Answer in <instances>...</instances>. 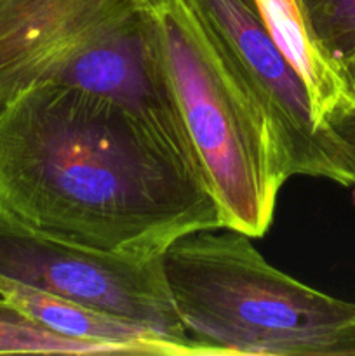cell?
Listing matches in <instances>:
<instances>
[{
  "label": "cell",
  "instance_id": "cell-1",
  "mask_svg": "<svg viewBox=\"0 0 355 356\" xmlns=\"http://www.w3.org/2000/svg\"><path fill=\"white\" fill-rule=\"evenodd\" d=\"M0 212L52 238L143 256L223 228L200 165L125 104L58 83L0 108Z\"/></svg>",
  "mask_w": 355,
  "mask_h": 356
},
{
  "label": "cell",
  "instance_id": "cell-2",
  "mask_svg": "<svg viewBox=\"0 0 355 356\" xmlns=\"http://www.w3.org/2000/svg\"><path fill=\"white\" fill-rule=\"evenodd\" d=\"M162 261L181 322L209 356H352L355 302L282 273L251 236L200 229Z\"/></svg>",
  "mask_w": 355,
  "mask_h": 356
},
{
  "label": "cell",
  "instance_id": "cell-3",
  "mask_svg": "<svg viewBox=\"0 0 355 356\" xmlns=\"http://www.w3.org/2000/svg\"><path fill=\"white\" fill-rule=\"evenodd\" d=\"M38 83L125 104L202 167L143 0H0V108Z\"/></svg>",
  "mask_w": 355,
  "mask_h": 356
},
{
  "label": "cell",
  "instance_id": "cell-4",
  "mask_svg": "<svg viewBox=\"0 0 355 356\" xmlns=\"http://www.w3.org/2000/svg\"><path fill=\"white\" fill-rule=\"evenodd\" d=\"M143 3L223 228L260 238L289 179L270 122L194 0Z\"/></svg>",
  "mask_w": 355,
  "mask_h": 356
},
{
  "label": "cell",
  "instance_id": "cell-5",
  "mask_svg": "<svg viewBox=\"0 0 355 356\" xmlns=\"http://www.w3.org/2000/svg\"><path fill=\"white\" fill-rule=\"evenodd\" d=\"M0 278L148 327L180 356H209L181 322L162 254L111 252L65 242L0 212Z\"/></svg>",
  "mask_w": 355,
  "mask_h": 356
},
{
  "label": "cell",
  "instance_id": "cell-6",
  "mask_svg": "<svg viewBox=\"0 0 355 356\" xmlns=\"http://www.w3.org/2000/svg\"><path fill=\"white\" fill-rule=\"evenodd\" d=\"M271 125L289 177L355 186V165L315 122L305 83L275 44L256 0H194Z\"/></svg>",
  "mask_w": 355,
  "mask_h": 356
},
{
  "label": "cell",
  "instance_id": "cell-7",
  "mask_svg": "<svg viewBox=\"0 0 355 356\" xmlns=\"http://www.w3.org/2000/svg\"><path fill=\"white\" fill-rule=\"evenodd\" d=\"M271 38L305 83L315 122L326 124L355 104L343 66L317 40L301 0H256Z\"/></svg>",
  "mask_w": 355,
  "mask_h": 356
},
{
  "label": "cell",
  "instance_id": "cell-8",
  "mask_svg": "<svg viewBox=\"0 0 355 356\" xmlns=\"http://www.w3.org/2000/svg\"><path fill=\"white\" fill-rule=\"evenodd\" d=\"M0 298L52 332L90 343L115 344L131 355L180 356L176 348L148 327L106 315L49 292L0 278Z\"/></svg>",
  "mask_w": 355,
  "mask_h": 356
},
{
  "label": "cell",
  "instance_id": "cell-9",
  "mask_svg": "<svg viewBox=\"0 0 355 356\" xmlns=\"http://www.w3.org/2000/svg\"><path fill=\"white\" fill-rule=\"evenodd\" d=\"M0 355H131V351L52 332L0 298Z\"/></svg>",
  "mask_w": 355,
  "mask_h": 356
},
{
  "label": "cell",
  "instance_id": "cell-10",
  "mask_svg": "<svg viewBox=\"0 0 355 356\" xmlns=\"http://www.w3.org/2000/svg\"><path fill=\"white\" fill-rule=\"evenodd\" d=\"M324 51L343 66L355 52V0H301Z\"/></svg>",
  "mask_w": 355,
  "mask_h": 356
},
{
  "label": "cell",
  "instance_id": "cell-11",
  "mask_svg": "<svg viewBox=\"0 0 355 356\" xmlns=\"http://www.w3.org/2000/svg\"><path fill=\"white\" fill-rule=\"evenodd\" d=\"M326 127L340 141V145L343 146L347 155L350 156L352 163L355 165V104L343 113L331 118Z\"/></svg>",
  "mask_w": 355,
  "mask_h": 356
},
{
  "label": "cell",
  "instance_id": "cell-12",
  "mask_svg": "<svg viewBox=\"0 0 355 356\" xmlns=\"http://www.w3.org/2000/svg\"><path fill=\"white\" fill-rule=\"evenodd\" d=\"M345 73H347L348 83H350L352 90H354L355 94V52L352 54V58L345 63Z\"/></svg>",
  "mask_w": 355,
  "mask_h": 356
},
{
  "label": "cell",
  "instance_id": "cell-13",
  "mask_svg": "<svg viewBox=\"0 0 355 356\" xmlns=\"http://www.w3.org/2000/svg\"><path fill=\"white\" fill-rule=\"evenodd\" d=\"M352 356H355V332H354V339H352Z\"/></svg>",
  "mask_w": 355,
  "mask_h": 356
}]
</instances>
